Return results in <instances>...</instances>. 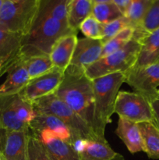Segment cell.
Instances as JSON below:
<instances>
[{"instance_id":"6da1fadb","label":"cell","mask_w":159,"mask_h":160,"mask_svg":"<svg viewBox=\"0 0 159 160\" xmlns=\"http://www.w3.org/2000/svg\"><path fill=\"white\" fill-rule=\"evenodd\" d=\"M70 0H41L29 32L23 36L19 56H49L61 38L77 34L69 28L67 12Z\"/></svg>"},{"instance_id":"7a4b0ae2","label":"cell","mask_w":159,"mask_h":160,"mask_svg":"<svg viewBox=\"0 0 159 160\" xmlns=\"http://www.w3.org/2000/svg\"><path fill=\"white\" fill-rule=\"evenodd\" d=\"M55 95L71 108L93 131L94 89L93 82L85 71L69 65Z\"/></svg>"},{"instance_id":"3957f363","label":"cell","mask_w":159,"mask_h":160,"mask_svg":"<svg viewBox=\"0 0 159 160\" xmlns=\"http://www.w3.org/2000/svg\"><path fill=\"white\" fill-rule=\"evenodd\" d=\"M94 89L93 131L100 139L106 140V126L112 122L115 105L119 88L125 83V74L118 72L92 81Z\"/></svg>"},{"instance_id":"277c9868","label":"cell","mask_w":159,"mask_h":160,"mask_svg":"<svg viewBox=\"0 0 159 160\" xmlns=\"http://www.w3.org/2000/svg\"><path fill=\"white\" fill-rule=\"evenodd\" d=\"M36 113L51 114L62 120L71 131L73 142L78 139L101 140L91 128L55 94L38 98L32 102ZM105 141V140H101Z\"/></svg>"},{"instance_id":"5b68a950","label":"cell","mask_w":159,"mask_h":160,"mask_svg":"<svg viewBox=\"0 0 159 160\" xmlns=\"http://www.w3.org/2000/svg\"><path fill=\"white\" fill-rule=\"evenodd\" d=\"M41 0H4L0 11V29L21 34L29 32Z\"/></svg>"},{"instance_id":"8992f818","label":"cell","mask_w":159,"mask_h":160,"mask_svg":"<svg viewBox=\"0 0 159 160\" xmlns=\"http://www.w3.org/2000/svg\"><path fill=\"white\" fill-rule=\"evenodd\" d=\"M140 44L132 38L124 47L112 54L101 57L87 67L85 73L91 81L101 77L118 72H126L132 67L137 61Z\"/></svg>"},{"instance_id":"52a82bcc","label":"cell","mask_w":159,"mask_h":160,"mask_svg":"<svg viewBox=\"0 0 159 160\" xmlns=\"http://www.w3.org/2000/svg\"><path fill=\"white\" fill-rule=\"evenodd\" d=\"M115 112L120 118L137 123L153 122L150 98L136 92H118L115 101Z\"/></svg>"},{"instance_id":"ba28073f","label":"cell","mask_w":159,"mask_h":160,"mask_svg":"<svg viewBox=\"0 0 159 160\" xmlns=\"http://www.w3.org/2000/svg\"><path fill=\"white\" fill-rule=\"evenodd\" d=\"M125 83L134 92L141 93L149 98L157 96L159 87V63L143 67H131L126 72Z\"/></svg>"},{"instance_id":"9c48e42d","label":"cell","mask_w":159,"mask_h":160,"mask_svg":"<svg viewBox=\"0 0 159 160\" xmlns=\"http://www.w3.org/2000/svg\"><path fill=\"white\" fill-rule=\"evenodd\" d=\"M64 71L54 67L47 73L30 80L19 94L31 103L42 97L55 94L63 79Z\"/></svg>"},{"instance_id":"30bf717a","label":"cell","mask_w":159,"mask_h":160,"mask_svg":"<svg viewBox=\"0 0 159 160\" xmlns=\"http://www.w3.org/2000/svg\"><path fill=\"white\" fill-rule=\"evenodd\" d=\"M30 131H0V151L6 160H27Z\"/></svg>"},{"instance_id":"8fae6325","label":"cell","mask_w":159,"mask_h":160,"mask_svg":"<svg viewBox=\"0 0 159 160\" xmlns=\"http://www.w3.org/2000/svg\"><path fill=\"white\" fill-rule=\"evenodd\" d=\"M103 42L101 39L83 38L77 40L70 65L85 71L101 58Z\"/></svg>"},{"instance_id":"7c38bea8","label":"cell","mask_w":159,"mask_h":160,"mask_svg":"<svg viewBox=\"0 0 159 160\" xmlns=\"http://www.w3.org/2000/svg\"><path fill=\"white\" fill-rule=\"evenodd\" d=\"M30 131L32 134H37L42 131H48L69 143H73V138L70 128L61 120L51 114L37 113L30 123Z\"/></svg>"},{"instance_id":"4fadbf2b","label":"cell","mask_w":159,"mask_h":160,"mask_svg":"<svg viewBox=\"0 0 159 160\" xmlns=\"http://www.w3.org/2000/svg\"><path fill=\"white\" fill-rule=\"evenodd\" d=\"M6 73L7 78L0 85V95H12L20 93L30 81L24 59L19 56Z\"/></svg>"},{"instance_id":"5bb4252c","label":"cell","mask_w":159,"mask_h":160,"mask_svg":"<svg viewBox=\"0 0 159 160\" xmlns=\"http://www.w3.org/2000/svg\"><path fill=\"white\" fill-rule=\"evenodd\" d=\"M34 136L42 142L51 160H80L73 144L59 138L48 131H42Z\"/></svg>"},{"instance_id":"9a60e30c","label":"cell","mask_w":159,"mask_h":160,"mask_svg":"<svg viewBox=\"0 0 159 160\" xmlns=\"http://www.w3.org/2000/svg\"><path fill=\"white\" fill-rule=\"evenodd\" d=\"M73 145L80 160H110L118 154L106 140L78 139L73 142Z\"/></svg>"},{"instance_id":"2e32d148","label":"cell","mask_w":159,"mask_h":160,"mask_svg":"<svg viewBox=\"0 0 159 160\" xmlns=\"http://www.w3.org/2000/svg\"><path fill=\"white\" fill-rule=\"evenodd\" d=\"M140 48L132 67H143L159 63V28L146 33L138 40Z\"/></svg>"},{"instance_id":"e0dca14e","label":"cell","mask_w":159,"mask_h":160,"mask_svg":"<svg viewBox=\"0 0 159 160\" xmlns=\"http://www.w3.org/2000/svg\"><path fill=\"white\" fill-rule=\"evenodd\" d=\"M77 34H71L61 38L53 45L50 58L54 67L65 70L71 62L77 42Z\"/></svg>"},{"instance_id":"ac0fdd59","label":"cell","mask_w":159,"mask_h":160,"mask_svg":"<svg viewBox=\"0 0 159 160\" xmlns=\"http://www.w3.org/2000/svg\"><path fill=\"white\" fill-rule=\"evenodd\" d=\"M115 134L132 154L144 152L143 139L137 123L119 117Z\"/></svg>"},{"instance_id":"d6986e66","label":"cell","mask_w":159,"mask_h":160,"mask_svg":"<svg viewBox=\"0 0 159 160\" xmlns=\"http://www.w3.org/2000/svg\"><path fill=\"white\" fill-rule=\"evenodd\" d=\"M22 38L21 34L0 29V59L5 62L2 75L19 56Z\"/></svg>"},{"instance_id":"ffe728a7","label":"cell","mask_w":159,"mask_h":160,"mask_svg":"<svg viewBox=\"0 0 159 160\" xmlns=\"http://www.w3.org/2000/svg\"><path fill=\"white\" fill-rule=\"evenodd\" d=\"M0 131H30L29 125L22 122L14 110L12 95H0Z\"/></svg>"},{"instance_id":"44dd1931","label":"cell","mask_w":159,"mask_h":160,"mask_svg":"<svg viewBox=\"0 0 159 160\" xmlns=\"http://www.w3.org/2000/svg\"><path fill=\"white\" fill-rule=\"evenodd\" d=\"M93 6L92 0H70L67 12L69 28L77 32L81 23L92 14Z\"/></svg>"},{"instance_id":"7402d4cb","label":"cell","mask_w":159,"mask_h":160,"mask_svg":"<svg viewBox=\"0 0 159 160\" xmlns=\"http://www.w3.org/2000/svg\"><path fill=\"white\" fill-rule=\"evenodd\" d=\"M143 139L144 152L152 159H159V130L153 122L137 123Z\"/></svg>"},{"instance_id":"603a6c76","label":"cell","mask_w":159,"mask_h":160,"mask_svg":"<svg viewBox=\"0 0 159 160\" xmlns=\"http://www.w3.org/2000/svg\"><path fill=\"white\" fill-rule=\"evenodd\" d=\"M153 0H131V2L125 13L131 27L140 28L143 18L151 6Z\"/></svg>"},{"instance_id":"cb8c5ba5","label":"cell","mask_w":159,"mask_h":160,"mask_svg":"<svg viewBox=\"0 0 159 160\" xmlns=\"http://www.w3.org/2000/svg\"><path fill=\"white\" fill-rule=\"evenodd\" d=\"M134 32H135V29L131 26L123 28L117 35L103 44L101 58L108 56L124 47L129 41L132 40Z\"/></svg>"},{"instance_id":"d4e9b609","label":"cell","mask_w":159,"mask_h":160,"mask_svg":"<svg viewBox=\"0 0 159 160\" xmlns=\"http://www.w3.org/2000/svg\"><path fill=\"white\" fill-rule=\"evenodd\" d=\"M23 59L30 80L47 73L54 67L49 56H31Z\"/></svg>"},{"instance_id":"484cf974","label":"cell","mask_w":159,"mask_h":160,"mask_svg":"<svg viewBox=\"0 0 159 160\" xmlns=\"http://www.w3.org/2000/svg\"><path fill=\"white\" fill-rule=\"evenodd\" d=\"M91 15L101 24L110 23L124 16L113 2L94 4Z\"/></svg>"},{"instance_id":"4316f807","label":"cell","mask_w":159,"mask_h":160,"mask_svg":"<svg viewBox=\"0 0 159 160\" xmlns=\"http://www.w3.org/2000/svg\"><path fill=\"white\" fill-rule=\"evenodd\" d=\"M12 106L18 118L28 125L37 115L32 103L24 99L20 94L12 95Z\"/></svg>"},{"instance_id":"83f0119b","label":"cell","mask_w":159,"mask_h":160,"mask_svg":"<svg viewBox=\"0 0 159 160\" xmlns=\"http://www.w3.org/2000/svg\"><path fill=\"white\" fill-rule=\"evenodd\" d=\"M140 28L146 33L159 28V0H153Z\"/></svg>"},{"instance_id":"f1b7e54d","label":"cell","mask_w":159,"mask_h":160,"mask_svg":"<svg viewBox=\"0 0 159 160\" xmlns=\"http://www.w3.org/2000/svg\"><path fill=\"white\" fill-rule=\"evenodd\" d=\"M27 160H51L42 142L31 131L28 138Z\"/></svg>"},{"instance_id":"f546056e","label":"cell","mask_w":159,"mask_h":160,"mask_svg":"<svg viewBox=\"0 0 159 160\" xmlns=\"http://www.w3.org/2000/svg\"><path fill=\"white\" fill-rule=\"evenodd\" d=\"M128 26H131L130 23L124 16L110 23L102 24V36L101 40L102 41L103 44L115 37L123 28Z\"/></svg>"},{"instance_id":"4dcf8cb0","label":"cell","mask_w":159,"mask_h":160,"mask_svg":"<svg viewBox=\"0 0 159 160\" xmlns=\"http://www.w3.org/2000/svg\"><path fill=\"white\" fill-rule=\"evenodd\" d=\"M79 30L86 38L93 39H101L102 24L92 15L86 18L80 25Z\"/></svg>"},{"instance_id":"1f68e13d","label":"cell","mask_w":159,"mask_h":160,"mask_svg":"<svg viewBox=\"0 0 159 160\" xmlns=\"http://www.w3.org/2000/svg\"><path fill=\"white\" fill-rule=\"evenodd\" d=\"M151 106L153 113V123L159 130V96H154L150 98Z\"/></svg>"},{"instance_id":"d6a6232c","label":"cell","mask_w":159,"mask_h":160,"mask_svg":"<svg viewBox=\"0 0 159 160\" xmlns=\"http://www.w3.org/2000/svg\"><path fill=\"white\" fill-rule=\"evenodd\" d=\"M112 2L121 10L123 15H125L129 4H130L131 0H112Z\"/></svg>"},{"instance_id":"836d02e7","label":"cell","mask_w":159,"mask_h":160,"mask_svg":"<svg viewBox=\"0 0 159 160\" xmlns=\"http://www.w3.org/2000/svg\"><path fill=\"white\" fill-rule=\"evenodd\" d=\"M94 4H99V3H108L112 2V0H92Z\"/></svg>"},{"instance_id":"e575fe53","label":"cell","mask_w":159,"mask_h":160,"mask_svg":"<svg viewBox=\"0 0 159 160\" xmlns=\"http://www.w3.org/2000/svg\"><path fill=\"white\" fill-rule=\"evenodd\" d=\"M110 160H125V159H124V157H123V156H122L121 154L118 153V154H117L116 156L113 158V159H112Z\"/></svg>"},{"instance_id":"d590c367","label":"cell","mask_w":159,"mask_h":160,"mask_svg":"<svg viewBox=\"0 0 159 160\" xmlns=\"http://www.w3.org/2000/svg\"><path fill=\"white\" fill-rule=\"evenodd\" d=\"M5 62L2 60V59H0V76H2V69L4 67Z\"/></svg>"},{"instance_id":"8d00e7d4","label":"cell","mask_w":159,"mask_h":160,"mask_svg":"<svg viewBox=\"0 0 159 160\" xmlns=\"http://www.w3.org/2000/svg\"><path fill=\"white\" fill-rule=\"evenodd\" d=\"M0 160H6V159H5L4 156H3L2 153L1 151H0Z\"/></svg>"},{"instance_id":"74e56055","label":"cell","mask_w":159,"mask_h":160,"mask_svg":"<svg viewBox=\"0 0 159 160\" xmlns=\"http://www.w3.org/2000/svg\"><path fill=\"white\" fill-rule=\"evenodd\" d=\"M3 2H4V0H0V11H1L2 7Z\"/></svg>"},{"instance_id":"f35d334b","label":"cell","mask_w":159,"mask_h":160,"mask_svg":"<svg viewBox=\"0 0 159 160\" xmlns=\"http://www.w3.org/2000/svg\"><path fill=\"white\" fill-rule=\"evenodd\" d=\"M157 95H158L159 96V88L157 89Z\"/></svg>"},{"instance_id":"ab89813d","label":"cell","mask_w":159,"mask_h":160,"mask_svg":"<svg viewBox=\"0 0 159 160\" xmlns=\"http://www.w3.org/2000/svg\"><path fill=\"white\" fill-rule=\"evenodd\" d=\"M10 1H15V0H10Z\"/></svg>"}]
</instances>
